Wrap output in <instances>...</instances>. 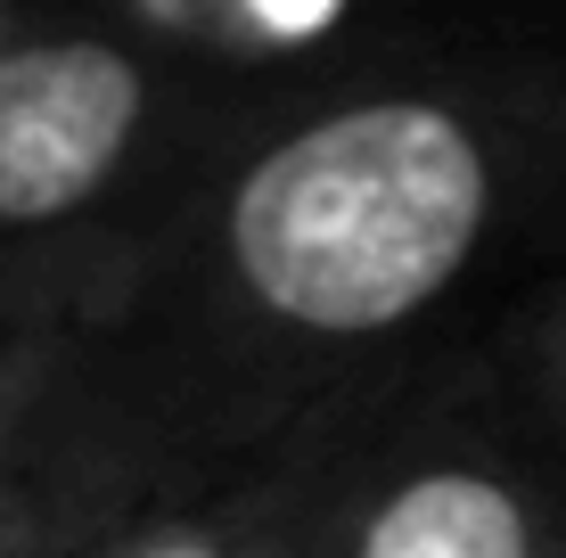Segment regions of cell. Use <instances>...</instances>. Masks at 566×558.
I'll return each mask as SVG.
<instances>
[{
  "mask_svg": "<svg viewBox=\"0 0 566 558\" xmlns=\"http://www.w3.org/2000/svg\"><path fill=\"white\" fill-rule=\"evenodd\" d=\"M493 222V148L443 99H354L239 172L222 255L247 313L296 345L411 329Z\"/></svg>",
  "mask_w": 566,
  "mask_h": 558,
  "instance_id": "1",
  "label": "cell"
},
{
  "mask_svg": "<svg viewBox=\"0 0 566 558\" xmlns=\"http://www.w3.org/2000/svg\"><path fill=\"white\" fill-rule=\"evenodd\" d=\"M83 558H304L287 493H247V502H156L91 534Z\"/></svg>",
  "mask_w": 566,
  "mask_h": 558,
  "instance_id": "4",
  "label": "cell"
},
{
  "mask_svg": "<svg viewBox=\"0 0 566 558\" xmlns=\"http://www.w3.org/2000/svg\"><path fill=\"white\" fill-rule=\"evenodd\" d=\"M148 66L99 33H0V230L66 222L124 172Z\"/></svg>",
  "mask_w": 566,
  "mask_h": 558,
  "instance_id": "3",
  "label": "cell"
},
{
  "mask_svg": "<svg viewBox=\"0 0 566 558\" xmlns=\"http://www.w3.org/2000/svg\"><path fill=\"white\" fill-rule=\"evenodd\" d=\"M558 558H566V550H558Z\"/></svg>",
  "mask_w": 566,
  "mask_h": 558,
  "instance_id": "5",
  "label": "cell"
},
{
  "mask_svg": "<svg viewBox=\"0 0 566 558\" xmlns=\"http://www.w3.org/2000/svg\"><path fill=\"white\" fill-rule=\"evenodd\" d=\"M304 558H558L566 502L484 444H402L280 485Z\"/></svg>",
  "mask_w": 566,
  "mask_h": 558,
  "instance_id": "2",
  "label": "cell"
}]
</instances>
